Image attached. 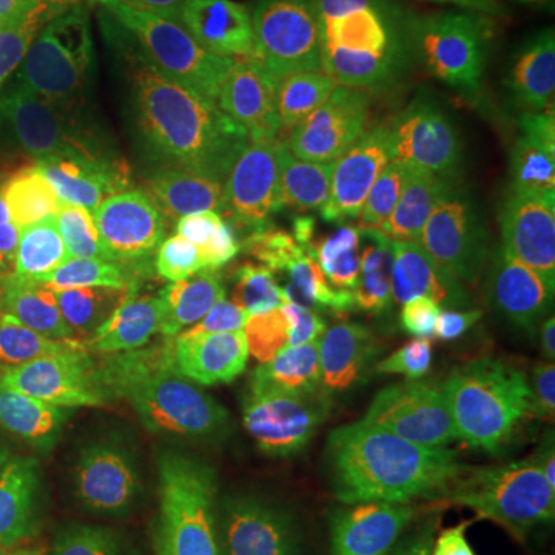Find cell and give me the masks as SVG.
<instances>
[{
    "mask_svg": "<svg viewBox=\"0 0 555 555\" xmlns=\"http://www.w3.org/2000/svg\"><path fill=\"white\" fill-rule=\"evenodd\" d=\"M266 10H275L287 20L312 25L324 35L358 43L361 22L377 0H254Z\"/></svg>",
    "mask_w": 555,
    "mask_h": 555,
    "instance_id": "cell-22",
    "label": "cell"
},
{
    "mask_svg": "<svg viewBox=\"0 0 555 555\" xmlns=\"http://www.w3.org/2000/svg\"><path fill=\"white\" fill-rule=\"evenodd\" d=\"M90 3L93 0H0V47L40 38Z\"/></svg>",
    "mask_w": 555,
    "mask_h": 555,
    "instance_id": "cell-23",
    "label": "cell"
},
{
    "mask_svg": "<svg viewBox=\"0 0 555 555\" xmlns=\"http://www.w3.org/2000/svg\"><path fill=\"white\" fill-rule=\"evenodd\" d=\"M0 555H43V553H38V550H31L28 543H22V546H16V550H7V553H0Z\"/></svg>",
    "mask_w": 555,
    "mask_h": 555,
    "instance_id": "cell-27",
    "label": "cell"
},
{
    "mask_svg": "<svg viewBox=\"0 0 555 555\" xmlns=\"http://www.w3.org/2000/svg\"><path fill=\"white\" fill-rule=\"evenodd\" d=\"M222 47L214 68L254 127L266 232L302 312L331 337L448 364L500 284L491 259L429 201L327 152L257 65L229 38Z\"/></svg>",
    "mask_w": 555,
    "mask_h": 555,
    "instance_id": "cell-1",
    "label": "cell"
},
{
    "mask_svg": "<svg viewBox=\"0 0 555 555\" xmlns=\"http://www.w3.org/2000/svg\"><path fill=\"white\" fill-rule=\"evenodd\" d=\"M137 518L108 433L40 456L28 546L43 555H93Z\"/></svg>",
    "mask_w": 555,
    "mask_h": 555,
    "instance_id": "cell-12",
    "label": "cell"
},
{
    "mask_svg": "<svg viewBox=\"0 0 555 555\" xmlns=\"http://www.w3.org/2000/svg\"><path fill=\"white\" fill-rule=\"evenodd\" d=\"M16 441H22L20 420L13 414V404H10L7 386H3V377H0V448H10Z\"/></svg>",
    "mask_w": 555,
    "mask_h": 555,
    "instance_id": "cell-25",
    "label": "cell"
},
{
    "mask_svg": "<svg viewBox=\"0 0 555 555\" xmlns=\"http://www.w3.org/2000/svg\"><path fill=\"white\" fill-rule=\"evenodd\" d=\"M469 555H550L546 543L528 531L513 528H485L469 543Z\"/></svg>",
    "mask_w": 555,
    "mask_h": 555,
    "instance_id": "cell-24",
    "label": "cell"
},
{
    "mask_svg": "<svg viewBox=\"0 0 555 555\" xmlns=\"http://www.w3.org/2000/svg\"><path fill=\"white\" fill-rule=\"evenodd\" d=\"M93 555H275L244 528L195 516H137Z\"/></svg>",
    "mask_w": 555,
    "mask_h": 555,
    "instance_id": "cell-17",
    "label": "cell"
},
{
    "mask_svg": "<svg viewBox=\"0 0 555 555\" xmlns=\"http://www.w3.org/2000/svg\"><path fill=\"white\" fill-rule=\"evenodd\" d=\"M488 496L496 509L513 516L537 540L555 543V456L540 448L494 466Z\"/></svg>",
    "mask_w": 555,
    "mask_h": 555,
    "instance_id": "cell-20",
    "label": "cell"
},
{
    "mask_svg": "<svg viewBox=\"0 0 555 555\" xmlns=\"http://www.w3.org/2000/svg\"><path fill=\"white\" fill-rule=\"evenodd\" d=\"M207 315L149 244L130 217L68 189L38 164L0 185V334L38 343L43 334L112 324L120 318Z\"/></svg>",
    "mask_w": 555,
    "mask_h": 555,
    "instance_id": "cell-3",
    "label": "cell"
},
{
    "mask_svg": "<svg viewBox=\"0 0 555 555\" xmlns=\"http://www.w3.org/2000/svg\"><path fill=\"white\" fill-rule=\"evenodd\" d=\"M509 118L555 160V0H516L503 25Z\"/></svg>",
    "mask_w": 555,
    "mask_h": 555,
    "instance_id": "cell-15",
    "label": "cell"
},
{
    "mask_svg": "<svg viewBox=\"0 0 555 555\" xmlns=\"http://www.w3.org/2000/svg\"><path fill=\"white\" fill-rule=\"evenodd\" d=\"M555 160L509 115L469 118L441 170L436 214L478 247L500 284L555 278Z\"/></svg>",
    "mask_w": 555,
    "mask_h": 555,
    "instance_id": "cell-7",
    "label": "cell"
},
{
    "mask_svg": "<svg viewBox=\"0 0 555 555\" xmlns=\"http://www.w3.org/2000/svg\"><path fill=\"white\" fill-rule=\"evenodd\" d=\"M444 433L433 423H404L356 438L352 460L358 473L371 476L396 496L414 491V485L436 460Z\"/></svg>",
    "mask_w": 555,
    "mask_h": 555,
    "instance_id": "cell-19",
    "label": "cell"
},
{
    "mask_svg": "<svg viewBox=\"0 0 555 555\" xmlns=\"http://www.w3.org/2000/svg\"><path fill=\"white\" fill-rule=\"evenodd\" d=\"M337 158L436 204L441 170L466 118L404 96L358 43L287 20L254 0H195Z\"/></svg>",
    "mask_w": 555,
    "mask_h": 555,
    "instance_id": "cell-4",
    "label": "cell"
},
{
    "mask_svg": "<svg viewBox=\"0 0 555 555\" xmlns=\"http://www.w3.org/2000/svg\"><path fill=\"white\" fill-rule=\"evenodd\" d=\"M306 401L343 438L448 423V364L364 337H324L299 356Z\"/></svg>",
    "mask_w": 555,
    "mask_h": 555,
    "instance_id": "cell-10",
    "label": "cell"
},
{
    "mask_svg": "<svg viewBox=\"0 0 555 555\" xmlns=\"http://www.w3.org/2000/svg\"><path fill=\"white\" fill-rule=\"evenodd\" d=\"M201 485L225 525L269 550L294 540V521L327 473V438L312 404L284 379L241 383L185 420Z\"/></svg>",
    "mask_w": 555,
    "mask_h": 555,
    "instance_id": "cell-5",
    "label": "cell"
},
{
    "mask_svg": "<svg viewBox=\"0 0 555 555\" xmlns=\"http://www.w3.org/2000/svg\"><path fill=\"white\" fill-rule=\"evenodd\" d=\"M155 0H93L78 16L35 40L0 47V167L38 137L65 80L87 50L124 16Z\"/></svg>",
    "mask_w": 555,
    "mask_h": 555,
    "instance_id": "cell-13",
    "label": "cell"
},
{
    "mask_svg": "<svg viewBox=\"0 0 555 555\" xmlns=\"http://www.w3.org/2000/svg\"><path fill=\"white\" fill-rule=\"evenodd\" d=\"M108 444L130 488L137 516H195L222 521L201 485L195 456L173 416L127 408V414L108 429Z\"/></svg>",
    "mask_w": 555,
    "mask_h": 555,
    "instance_id": "cell-14",
    "label": "cell"
},
{
    "mask_svg": "<svg viewBox=\"0 0 555 555\" xmlns=\"http://www.w3.org/2000/svg\"><path fill=\"white\" fill-rule=\"evenodd\" d=\"M179 3H189V7H192V3H195V0H179Z\"/></svg>",
    "mask_w": 555,
    "mask_h": 555,
    "instance_id": "cell-29",
    "label": "cell"
},
{
    "mask_svg": "<svg viewBox=\"0 0 555 555\" xmlns=\"http://www.w3.org/2000/svg\"><path fill=\"white\" fill-rule=\"evenodd\" d=\"M555 423V278L496 284L448 361V429L469 456L509 463Z\"/></svg>",
    "mask_w": 555,
    "mask_h": 555,
    "instance_id": "cell-6",
    "label": "cell"
},
{
    "mask_svg": "<svg viewBox=\"0 0 555 555\" xmlns=\"http://www.w3.org/2000/svg\"><path fill=\"white\" fill-rule=\"evenodd\" d=\"M189 127L173 20L145 3L115 22L65 80L38 130L35 164L120 217L164 195Z\"/></svg>",
    "mask_w": 555,
    "mask_h": 555,
    "instance_id": "cell-2",
    "label": "cell"
},
{
    "mask_svg": "<svg viewBox=\"0 0 555 555\" xmlns=\"http://www.w3.org/2000/svg\"><path fill=\"white\" fill-rule=\"evenodd\" d=\"M398 500H401L411 537L436 540L476 509L481 500V485L469 466V456L463 454L454 441L444 438V444L438 448L436 460L416 481L414 491H408Z\"/></svg>",
    "mask_w": 555,
    "mask_h": 555,
    "instance_id": "cell-18",
    "label": "cell"
},
{
    "mask_svg": "<svg viewBox=\"0 0 555 555\" xmlns=\"http://www.w3.org/2000/svg\"><path fill=\"white\" fill-rule=\"evenodd\" d=\"M358 47L404 96L454 118L509 112L503 28L469 0H377Z\"/></svg>",
    "mask_w": 555,
    "mask_h": 555,
    "instance_id": "cell-8",
    "label": "cell"
},
{
    "mask_svg": "<svg viewBox=\"0 0 555 555\" xmlns=\"http://www.w3.org/2000/svg\"><path fill=\"white\" fill-rule=\"evenodd\" d=\"M40 460L28 444L0 448V553L22 546L38 488Z\"/></svg>",
    "mask_w": 555,
    "mask_h": 555,
    "instance_id": "cell-21",
    "label": "cell"
},
{
    "mask_svg": "<svg viewBox=\"0 0 555 555\" xmlns=\"http://www.w3.org/2000/svg\"><path fill=\"white\" fill-rule=\"evenodd\" d=\"M68 334L93 356L127 408L160 411L177 423L257 374L250 337L210 315L120 318Z\"/></svg>",
    "mask_w": 555,
    "mask_h": 555,
    "instance_id": "cell-9",
    "label": "cell"
},
{
    "mask_svg": "<svg viewBox=\"0 0 555 555\" xmlns=\"http://www.w3.org/2000/svg\"><path fill=\"white\" fill-rule=\"evenodd\" d=\"M379 555H441L438 553L436 540H426V537H404L398 540L396 546H389L386 553Z\"/></svg>",
    "mask_w": 555,
    "mask_h": 555,
    "instance_id": "cell-26",
    "label": "cell"
},
{
    "mask_svg": "<svg viewBox=\"0 0 555 555\" xmlns=\"http://www.w3.org/2000/svg\"><path fill=\"white\" fill-rule=\"evenodd\" d=\"M553 219H555V177H553Z\"/></svg>",
    "mask_w": 555,
    "mask_h": 555,
    "instance_id": "cell-28",
    "label": "cell"
},
{
    "mask_svg": "<svg viewBox=\"0 0 555 555\" xmlns=\"http://www.w3.org/2000/svg\"><path fill=\"white\" fill-rule=\"evenodd\" d=\"M309 531L324 555H379L411 537L401 500L358 469L321 485Z\"/></svg>",
    "mask_w": 555,
    "mask_h": 555,
    "instance_id": "cell-16",
    "label": "cell"
},
{
    "mask_svg": "<svg viewBox=\"0 0 555 555\" xmlns=\"http://www.w3.org/2000/svg\"><path fill=\"white\" fill-rule=\"evenodd\" d=\"M0 377L20 420L22 444L38 460L108 433L127 414L115 386L72 334L25 346L0 367Z\"/></svg>",
    "mask_w": 555,
    "mask_h": 555,
    "instance_id": "cell-11",
    "label": "cell"
}]
</instances>
